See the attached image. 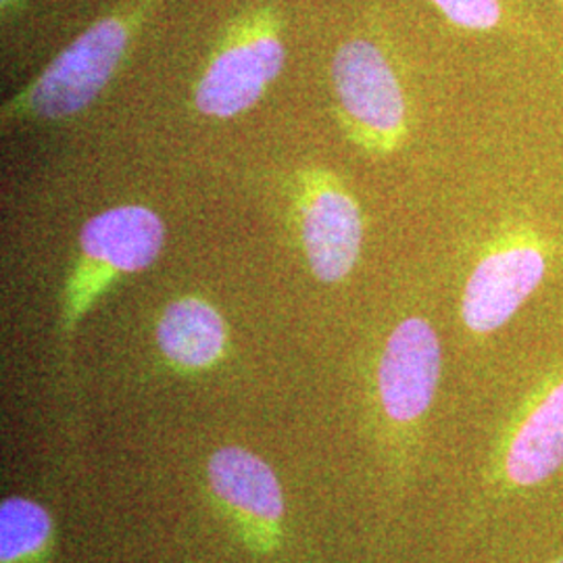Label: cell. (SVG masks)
<instances>
[{"label":"cell","mask_w":563,"mask_h":563,"mask_svg":"<svg viewBox=\"0 0 563 563\" xmlns=\"http://www.w3.org/2000/svg\"><path fill=\"white\" fill-rule=\"evenodd\" d=\"M163 239L162 218L142 205H123L88 220L81 228L80 257L63 295V332H74L111 282L155 262Z\"/></svg>","instance_id":"6da1fadb"},{"label":"cell","mask_w":563,"mask_h":563,"mask_svg":"<svg viewBox=\"0 0 563 563\" xmlns=\"http://www.w3.org/2000/svg\"><path fill=\"white\" fill-rule=\"evenodd\" d=\"M130 42L123 18L97 21L2 109V120H65L86 109L120 67Z\"/></svg>","instance_id":"7a4b0ae2"},{"label":"cell","mask_w":563,"mask_h":563,"mask_svg":"<svg viewBox=\"0 0 563 563\" xmlns=\"http://www.w3.org/2000/svg\"><path fill=\"white\" fill-rule=\"evenodd\" d=\"M551 246L528 228L514 225L493 242L465 282L462 318L476 334H490L509 322L543 284Z\"/></svg>","instance_id":"3957f363"},{"label":"cell","mask_w":563,"mask_h":563,"mask_svg":"<svg viewBox=\"0 0 563 563\" xmlns=\"http://www.w3.org/2000/svg\"><path fill=\"white\" fill-rule=\"evenodd\" d=\"M334 92L355 139L372 153H393L407 134L401 81L374 42L349 41L332 60Z\"/></svg>","instance_id":"277c9868"},{"label":"cell","mask_w":563,"mask_h":563,"mask_svg":"<svg viewBox=\"0 0 563 563\" xmlns=\"http://www.w3.org/2000/svg\"><path fill=\"white\" fill-rule=\"evenodd\" d=\"M284 44L274 25H253L228 42L197 86V109L218 120L241 115L280 76Z\"/></svg>","instance_id":"5b68a950"},{"label":"cell","mask_w":563,"mask_h":563,"mask_svg":"<svg viewBox=\"0 0 563 563\" xmlns=\"http://www.w3.org/2000/svg\"><path fill=\"white\" fill-rule=\"evenodd\" d=\"M216 497L244 530L246 543L272 549L280 541L284 499L274 470L241 446L220 449L209 462Z\"/></svg>","instance_id":"8992f818"},{"label":"cell","mask_w":563,"mask_h":563,"mask_svg":"<svg viewBox=\"0 0 563 563\" xmlns=\"http://www.w3.org/2000/svg\"><path fill=\"white\" fill-rule=\"evenodd\" d=\"M441 342L422 318L402 320L384 346L378 390L388 418L418 420L430 407L441 378Z\"/></svg>","instance_id":"52a82bcc"},{"label":"cell","mask_w":563,"mask_h":563,"mask_svg":"<svg viewBox=\"0 0 563 563\" xmlns=\"http://www.w3.org/2000/svg\"><path fill=\"white\" fill-rule=\"evenodd\" d=\"M301 236L313 276L344 280L362 257V209L336 181H322L302 201Z\"/></svg>","instance_id":"ba28073f"},{"label":"cell","mask_w":563,"mask_h":563,"mask_svg":"<svg viewBox=\"0 0 563 563\" xmlns=\"http://www.w3.org/2000/svg\"><path fill=\"white\" fill-rule=\"evenodd\" d=\"M225 341L222 316L199 297H184L167 305L157 325L163 355L181 369H207L220 362Z\"/></svg>","instance_id":"9c48e42d"},{"label":"cell","mask_w":563,"mask_h":563,"mask_svg":"<svg viewBox=\"0 0 563 563\" xmlns=\"http://www.w3.org/2000/svg\"><path fill=\"white\" fill-rule=\"evenodd\" d=\"M563 463V380L555 384L522 423L507 455L516 484L543 483Z\"/></svg>","instance_id":"30bf717a"},{"label":"cell","mask_w":563,"mask_h":563,"mask_svg":"<svg viewBox=\"0 0 563 563\" xmlns=\"http://www.w3.org/2000/svg\"><path fill=\"white\" fill-rule=\"evenodd\" d=\"M53 522L42 505L11 497L0 507V563L41 562L51 544Z\"/></svg>","instance_id":"8fae6325"},{"label":"cell","mask_w":563,"mask_h":563,"mask_svg":"<svg viewBox=\"0 0 563 563\" xmlns=\"http://www.w3.org/2000/svg\"><path fill=\"white\" fill-rule=\"evenodd\" d=\"M446 20L463 30L490 32L504 21L501 0H430Z\"/></svg>","instance_id":"7c38bea8"},{"label":"cell","mask_w":563,"mask_h":563,"mask_svg":"<svg viewBox=\"0 0 563 563\" xmlns=\"http://www.w3.org/2000/svg\"><path fill=\"white\" fill-rule=\"evenodd\" d=\"M7 2H9V0H2V4H7Z\"/></svg>","instance_id":"4fadbf2b"},{"label":"cell","mask_w":563,"mask_h":563,"mask_svg":"<svg viewBox=\"0 0 563 563\" xmlns=\"http://www.w3.org/2000/svg\"><path fill=\"white\" fill-rule=\"evenodd\" d=\"M558 563H563V560H562V562H558Z\"/></svg>","instance_id":"5bb4252c"}]
</instances>
